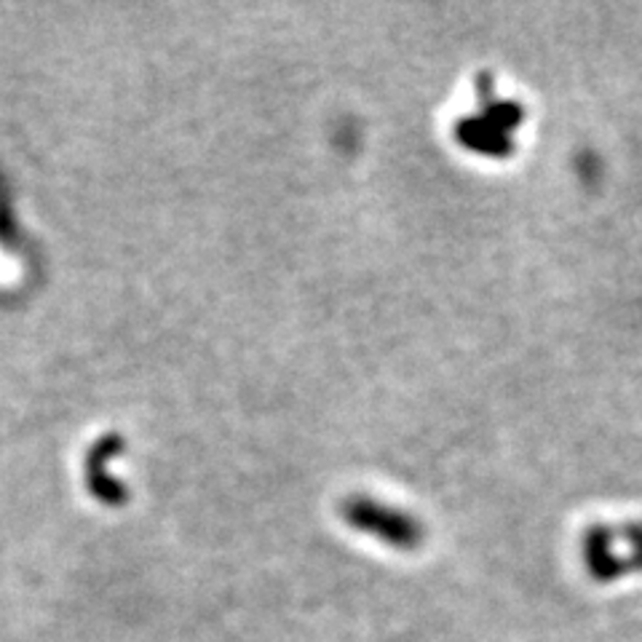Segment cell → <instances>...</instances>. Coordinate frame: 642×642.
Instances as JSON below:
<instances>
[{
    "mask_svg": "<svg viewBox=\"0 0 642 642\" xmlns=\"http://www.w3.org/2000/svg\"><path fill=\"white\" fill-rule=\"evenodd\" d=\"M383 514H386V509L369 501H356L348 509L351 522L359 530H367V533H378L375 539H383L386 543H391V546L401 549L416 546V541L421 535H418V528L412 524V520H405L401 511H388V517Z\"/></svg>",
    "mask_w": 642,
    "mask_h": 642,
    "instance_id": "6da1fadb",
    "label": "cell"
}]
</instances>
